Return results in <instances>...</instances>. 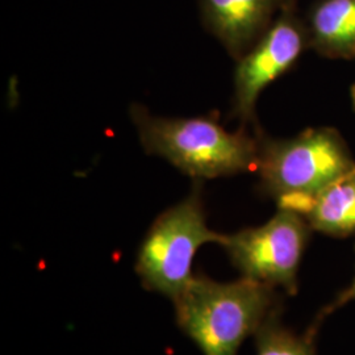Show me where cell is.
Masks as SVG:
<instances>
[{
	"instance_id": "cell-7",
	"label": "cell",
	"mask_w": 355,
	"mask_h": 355,
	"mask_svg": "<svg viewBox=\"0 0 355 355\" xmlns=\"http://www.w3.org/2000/svg\"><path fill=\"white\" fill-rule=\"evenodd\" d=\"M282 0H199L205 28L237 60L272 24Z\"/></svg>"
},
{
	"instance_id": "cell-9",
	"label": "cell",
	"mask_w": 355,
	"mask_h": 355,
	"mask_svg": "<svg viewBox=\"0 0 355 355\" xmlns=\"http://www.w3.org/2000/svg\"><path fill=\"white\" fill-rule=\"evenodd\" d=\"M309 44L330 58H355V0H320L309 15Z\"/></svg>"
},
{
	"instance_id": "cell-3",
	"label": "cell",
	"mask_w": 355,
	"mask_h": 355,
	"mask_svg": "<svg viewBox=\"0 0 355 355\" xmlns=\"http://www.w3.org/2000/svg\"><path fill=\"white\" fill-rule=\"evenodd\" d=\"M225 234L208 228L200 180L180 203L158 216L141 243L136 271L142 286L173 302L189 286L192 262L205 243L223 245Z\"/></svg>"
},
{
	"instance_id": "cell-8",
	"label": "cell",
	"mask_w": 355,
	"mask_h": 355,
	"mask_svg": "<svg viewBox=\"0 0 355 355\" xmlns=\"http://www.w3.org/2000/svg\"><path fill=\"white\" fill-rule=\"evenodd\" d=\"M278 202L279 208L297 212L321 233L334 237L355 234V168L311 196Z\"/></svg>"
},
{
	"instance_id": "cell-12",
	"label": "cell",
	"mask_w": 355,
	"mask_h": 355,
	"mask_svg": "<svg viewBox=\"0 0 355 355\" xmlns=\"http://www.w3.org/2000/svg\"><path fill=\"white\" fill-rule=\"evenodd\" d=\"M350 95H352V102H353V107L355 108V83L353 87L350 89Z\"/></svg>"
},
{
	"instance_id": "cell-1",
	"label": "cell",
	"mask_w": 355,
	"mask_h": 355,
	"mask_svg": "<svg viewBox=\"0 0 355 355\" xmlns=\"http://www.w3.org/2000/svg\"><path fill=\"white\" fill-rule=\"evenodd\" d=\"M173 303L178 327L204 355H237L246 337L277 313L275 288L243 277L221 283L193 275Z\"/></svg>"
},
{
	"instance_id": "cell-4",
	"label": "cell",
	"mask_w": 355,
	"mask_h": 355,
	"mask_svg": "<svg viewBox=\"0 0 355 355\" xmlns=\"http://www.w3.org/2000/svg\"><path fill=\"white\" fill-rule=\"evenodd\" d=\"M354 168L352 153L333 128H312L288 140L259 144L255 167L262 189L278 200L311 196Z\"/></svg>"
},
{
	"instance_id": "cell-2",
	"label": "cell",
	"mask_w": 355,
	"mask_h": 355,
	"mask_svg": "<svg viewBox=\"0 0 355 355\" xmlns=\"http://www.w3.org/2000/svg\"><path fill=\"white\" fill-rule=\"evenodd\" d=\"M130 114L145 150L196 180L257 167L259 144L245 132H228L214 119L158 117L141 105H133Z\"/></svg>"
},
{
	"instance_id": "cell-11",
	"label": "cell",
	"mask_w": 355,
	"mask_h": 355,
	"mask_svg": "<svg viewBox=\"0 0 355 355\" xmlns=\"http://www.w3.org/2000/svg\"><path fill=\"white\" fill-rule=\"evenodd\" d=\"M353 300L355 302V279L354 282L352 283V286H350L349 288H346V290L334 300V303H331V304L324 311V315H321V318L333 313L336 309L341 308L343 305H346L347 303L353 302Z\"/></svg>"
},
{
	"instance_id": "cell-5",
	"label": "cell",
	"mask_w": 355,
	"mask_h": 355,
	"mask_svg": "<svg viewBox=\"0 0 355 355\" xmlns=\"http://www.w3.org/2000/svg\"><path fill=\"white\" fill-rule=\"evenodd\" d=\"M309 228L303 216L279 208L261 227L225 234L221 246L243 278L295 293Z\"/></svg>"
},
{
	"instance_id": "cell-6",
	"label": "cell",
	"mask_w": 355,
	"mask_h": 355,
	"mask_svg": "<svg viewBox=\"0 0 355 355\" xmlns=\"http://www.w3.org/2000/svg\"><path fill=\"white\" fill-rule=\"evenodd\" d=\"M308 44V29L296 16L293 3L283 1L279 16L239 60L234 74V114L243 121H250L262 91L291 69Z\"/></svg>"
},
{
	"instance_id": "cell-10",
	"label": "cell",
	"mask_w": 355,
	"mask_h": 355,
	"mask_svg": "<svg viewBox=\"0 0 355 355\" xmlns=\"http://www.w3.org/2000/svg\"><path fill=\"white\" fill-rule=\"evenodd\" d=\"M277 313L267 318L255 333L257 355H316L312 336L300 337L283 328Z\"/></svg>"
}]
</instances>
